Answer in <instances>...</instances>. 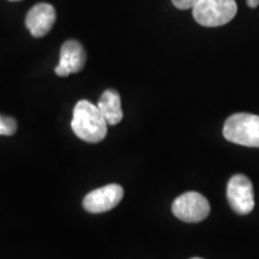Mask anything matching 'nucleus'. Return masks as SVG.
<instances>
[{
  "instance_id": "nucleus-14",
  "label": "nucleus",
  "mask_w": 259,
  "mask_h": 259,
  "mask_svg": "<svg viewBox=\"0 0 259 259\" xmlns=\"http://www.w3.org/2000/svg\"><path fill=\"white\" fill-rule=\"evenodd\" d=\"M192 259H202V258H192Z\"/></svg>"
},
{
  "instance_id": "nucleus-6",
  "label": "nucleus",
  "mask_w": 259,
  "mask_h": 259,
  "mask_svg": "<svg viewBox=\"0 0 259 259\" xmlns=\"http://www.w3.org/2000/svg\"><path fill=\"white\" fill-rule=\"evenodd\" d=\"M124 197V190L118 184H111L92 191L83 200L84 209L88 212L101 213L115 208Z\"/></svg>"
},
{
  "instance_id": "nucleus-2",
  "label": "nucleus",
  "mask_w": 259,
  "mask_h": 259,
  "mask_svg": "<svg viewBox=\"0 0 259 259\" xmlns=\"http://www.w3.org/2000/svg\"><path fill=\"white\" fill-rule=\"evenodd\" d=\"M223 136L232 143L250 148H259V115L236 113L227 119Z\"/></svg>"
},
{
  "instance_id": "nucleus-3",
  "label": "nucleus",
  "mask_w": 259,
  "mask_h": 259,
  "mask_svg": "<svg viewBox=\"0 0 259 259\" xmlns=\"http://www.w3.org/2000/svg\"><path fill=\"white\" fill-rule=\"evenodd\" d=\"M238 12L235 0H200L192 9L193 18L203 27H221L232 21Z\"/></svg>"
},
{
  "instance_id": "nucleus-1",
  "label": "nucleus",
  "mask_w": 259,
  "mask_h": 259,
  "mask_svg": "<svg viewBox=\"0 0 259 259\" xmlns=\"http://www.w3.org/2000/svg\"><path fill=\"white\" fill-rule=\"evenodd\" d=\"M107 121L103 118L99 107L87 100L77 102L73 109L71 128L77 137L88 142L99 143L107 135Z\"/></svg>"
},
{
  "instance_id": "nucleus-12",
  "label": "nucleus",
  "mask_w": 259,
  "mask_h": 259,
  "mask_svg": "<svg viewBox=\"0 0 259 259\" xmlns=\"http://www.w3.org/2000/svg\"><path fill=\"white\" fill-rule=\"evenodd\" d=\"M246 4L250 9H255L259 6V0H246Z\"/></svg>"
},
{
  "instance_id": "nucleus-7",
  "label": "nucleus",
  "mask_w": 259,
  "mask_h": 259,
  "mask_svg": "<svg viewBox=\"0 0 259 259\" xmlns=\"http://www.w3.org/2000/svg\"><path fill=\"white\" fill-rule=\"evenodd\" d=\"M85 60V51L78 41L69 40L64 42L60 50V59L56 67V73L59 77H67L70 73L79 72L83 70Z\"/></svg>"
},
{
  "instance_id": "nucleus-13",
  "label": "nucleus",
  "mask_w": 259,
  "mask_h": 259,
  "mask_svg": "<svg viewBox=\"0 0 259 259\" xmlns=\"http://www.w3.org/2000/svg\"><path fill=\"white\" fill-rule=\"evenodd\" d=\"M10 2H18V0H10Z\"/></svg>"
},
{
  "instance_id": "nucleus-9",
  "label": "nucleus",
  "mask_w": 259,
  "mask_h": 259,
  "mask_svg": "<svg viewBox=\"0 0 259 259\" xmlns=\"http://www.w3.org/2000/svg\"><path fill=\"white\" fill-rule=\"evenodd\" d=\"M100 112L108 125H116L122 120L121 99L114 89H107L97 103Z\"/></svg>"
},
{
  "instance_id": "nucleus-4",
  "label": "nucleus",
  "mask_w": 259,
  "mask_h": 259,
  "mask_svg": "<svg viewBox=\"0 0 259 259\" xmlns=\"http://www.w3.org/2000/svg\"><path fill=\"white\" fill-rule=\"evenodd\" d=\"M171 211L181 221L196 223L208 218L210 204L203 194L198 192H186L176 198L171 204Z\"/></svg>"
},
{
  "instance_id": "nucleus-8",
  "label": "nucleus",
  "mask_w": 259,
  "mask_h": 259,
  "mask_svg": "<svg viewBox=\"0 0 259 259\" xmlns=\"http://www.w3.org/2000/svg\"><path fill=\"white\" fill-rule=\"evenodd\" d=\"M56 9L47 3H40L29 10L25 25L34 37L47 35L56 23Z\"/></svg>"
},
{
  "instance_id": "nucleus-5",
  "label": "nucleus",
  "mask_w": 259,
  "mask_h": 259,
  "mask_svg": "<svg viewBox=\"0 0 259 259\" xmlns=\"http://www.w3.org/2000/svg\"><path fill=\"white\" fill-rule=\"evenodd\" d=\"M227 199L239 215H247L254 208V192L251 180L242 174H235L228 181Z\"/></svg>"
},
{
  "instance_id": "nucleus-10",
  "label": "nucleus",
  "mask_w": 259,
  "mask_h": 259,
  "mask_svg": "<svg viewBox=\"0 0 259 259\" xmlns=\"http://www.w3.org/2000/svg\"><path fill=\"white\" fill-rule=\"evenodd\" d=\"M17 131V122L11 116L0 115V136H12Z\"/></svg>"
},
{
  "instance_id": "nucleus-11",
  "label": "nucleus",
  "mask_w": 259,
  "mask_h": 259,
  "mask_svg": "<svg viewBox=\"0 0 259 259\" xmlns=\"http://www.w3.org/2000/svg\"><path fill=\"white\" fill-rule=\"evenodd\" d=\"M200 0H171L173 5L179 10H190L193 9Z\"/></svg>"
}]
</instances>
